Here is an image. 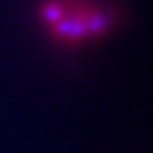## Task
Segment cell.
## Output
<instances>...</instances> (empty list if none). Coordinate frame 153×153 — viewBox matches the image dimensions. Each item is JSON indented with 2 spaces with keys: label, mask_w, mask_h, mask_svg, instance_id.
<instances>
[{
  "label": "cell",
  "mask_w": 153,
  "mask_h": 153,
  "mask_svg": "<svg viewBox=\"0 0 153 153\" xmlns=\"http://www.w3.org/2000/svg\"><path fill=\"white\" fill-rule=\"evenodd\" d=\"M40 18L55 40L69 45L100 38L112 26L106 12L83 0H47Z\"/></svg>",
  "instance_id": "cell-1"
}]
</instances>
